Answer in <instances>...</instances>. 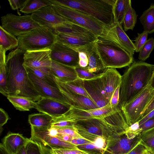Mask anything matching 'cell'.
<instances>
[{
  "instance_id": "cell-42",
  "label": "cell",
  "mask_w": 154,
  "mask_h": 154,
  "mask_svg": "<svg viewBox=\"0 0 154 154\" xmlns=\"http://www.w3.org/2000/svg\"><path fill=\"white\" fill-rule=\"evenodd\" d=\"M78 78L82 80H89L100 76L101 73L97 74L92 73L84 68L79 66L75 67Z\"/></svg>"
},
{
  "instance_id": "cell-45",
  "label": "cell",
  "mask_w": 154,
  "mask_h": 154,
  "mask_svg": "<svg viewBox=\"0 0 154 154\" xmlns=\"http://www.w3.org/2000/svg\"><path fill=\"white\" fill-rule=\"evenodd\" d=\"M82 151L65 148H50V154H81Z\"/></svg>"
},
{
  "instance_id": "cell-11",
  "label": "cell",
  "mask_w": 154,
  "mask_h": 154,
  "mask_svg": "<svg viewBox=\"0 0 154 154\" xmlns=\"http://www.w3.org/2000/svg\"><path fill=\"white\" fill-rule=\"evenodd\" d=\"M31 128L30 139L44 146H48L51 149L65 148L79 149L77 145L51 135L48 131V127L39 128L31 126Z\"/></svg>"
},
{
  "instance_id": "cell-57",
  "label": "cell",
  "mask_w": 154,
  "mask_h": 154,
  "mask_svg": "<svg viewBox=\"0 0 154 154\" xmlns=\"http://www.w3.org/2000/svg\"><path fill=\"white\" fill-rule=\"evenodd\" d=\"M142 154H154L149 150H148Z\"/></svg>"
},
{
  "instance_id": "cell-50",
  "label": "cell",
  "mask_w": 154,
  "mask_h": 154,
  "mask_svg": "<svg viewBox=\"0 0 154 154\" xmlns=\"http://www.w3.org/2000/svg\"><path fill=\"white\" fill-rule=\"evenodd\" d=\"M9 119L8 113L2 108L0 109V127L1 128Z\"/></svg>"
},
{
  "instance_id": "cell-20",
  "label": "cell",
  "mask_w": 154,
  "mask_h": 154,
  "mask_svg": "<svg viewBox=\"0 0 154 154\" xmlns=\"http://www.w3.org/2000/svg\"><path fill=\"white\" fill-rule=\"evenodd\" d=\"M95 42L81 48L76 51H83L87 56L88 63L85 68L92 73L99 74L103 72L106 68L104 66L98 53Z\"/></svg>"
},
{
  "instance_id": "cell-47",
  "label": "cell",
  "mask_w": 154,
  "mask_h": 154,
  "mask_svg": "<svg viewBox=\"0 0 154 154\" xmlns=\"http://www.w3.org/2000/svg\"><path fill=\"white\" fill-rule=\"evenodd\" d=\"M148 150L147 147L141 141L137 144L127 154H142Z\"/></svg>"
},
{
  "instance_id": "cell-19",
  "label": "cell",
  "mask_w": 154,
  "mask_h": 154,
  "mask_svg": "<svg viewBox=\"0 0 154 154\" xmlns=\"http://www.w3.org/2000/svg\"><path fill=\"white\" fill-rule=\"evenodd\" d=\"M121 78L122 75L116 68H107L101 73V80L109 103L115 91L120 85Z\"/></svg>"
},
{
  "instance_id": "cell-4",
  "label": "cell",
  "mask_w": 154,
  "mask_h": 154,
  "mask_svg": "<svg viewBox=\"0 0 154 154\" xmlns=\"http://www.w3.org/2000/svg\"><path fill=\"white\" fill-rule=\"evenodd\" d=\"M95 43L99 57L106 69L120 68L133 62V56L114 42L98 37Z\"/></svg>"
},
{
  "instance_id": "cell-43",
  "label": "cell",
  "mask_w": 154,
  "mask_h": 154,
  "mask_svg": "<svg viewBox=\"0 0 154 154\" xmlns=\"http://www.w3.org/2000/svg\"><path fill=\"white\" fill-rule=\"evenodd\" d=\"M78 149L89 154H103L105 150L99 148L93 143L77 145Z\"/></svg>"
},
{
  "instance_id": "cell-53",
  "label": "cell",
  "mask_w": 154,
  "mask_h": 154,
  "mask_svg": "<svg viewBox=\"0 0 154 154\" xmlns=\"http://www.w3.org/2000/svg\"><path fill=\"white\" fill-rule=\"evenodd\" d=\"M154 117V109L144 118L139 120V122L140 125L148 119Z\"/></svg>"
},
{
  "instance_id": "cell-52",
  "label": "cell",
  "mask_w": 154,
  "mask_h": 154,
  "mask_svg": "<svg viewBox=\"0 0 154 154\" xmlns=\"http://www.w3.org/2000/svg\"><path fill=\"white\" fill-rule=\"evenodd\" d=\"M154 109V100L151 102V103L145 109L140 120L146 116Z\"/></svg>"
},
{
  "instance_id": "cell-6",
  "label": "cell",
  "mask_w": 154,
  "mask_h": 154,
  "mask_svg": "<svg viewBox=\"0 0 154 154\" xmlns=\"http://www.w3.org/2000/svg\"><path fill=\"white\" fill-rule=\"evenodd\" d=\"M51 5L58 12L68 21L84 27L97 38L103 33L105 26L94 18L73 8Z\"/></svg>"
},
{
  "instance_id": "cell-7",
  "label": "cell",
  "mask_w": 154,
  "mask_h": 154,
  "mask_svg": "<svg viewBox=\"0 0 154 154\" xmlns=\"http://www.w3.org/2000/svg\"><path fill=\"white\" fill-rule=\"evenodd\" d=\"M1 18L2 28L15 36L24 34L42 26L32 19L31 14L20 16L8 13Z\"/></svg>"
},
{
  "instance_id": "cell-15",
  "label": "cell",
  "mask_w": 154,
  "mask_h": 154,
  "mask_svg": "<svg viewBox=\"0 0 154 154\" xmlns=\"http://www.w3.org/2000/svg\"><path fill=\"white\" fill-rule=\"evenodd\" d=\"M50 54V49L26 51L24 54L23 65L51 72L52 60Z\"/></svg>"
},
{
  "instance_id": "cell-21",
  "label": "cell",
  "mask_w": 154,
  "mask_h": 154,
  "mask_svg": "<svg viewBox=\"0 0 154 154\" xmlns=\"http://www.w3.org/2000/svg\"><path fill=\"white\" fill-rule=\"evenodd\" d=\"M118 108L113 109L109 103L103 107L91 110H84L72 107L67 112L77 121L81 119L104 117L113 112Z\"/></svg>"
},
{
  "instance_id": "cell-10",
  "label": "cell",
  "mask_w": 154,
  "mask_h": 154,
  "mask_svg": "<svg viewBox=\"0 0 154 154\" xmlns=\"http://www.w3.org/2000/svg\"><path fill=\"white\" fill-rule=\"evenodd\" d=\"M31 15L36 22L52 31L69 22L58 12L52 5L42 8Z\"/></svg>"
},
{
  "instance_id": "cell-34",
  "label": "cell",
  "mask_w": 154,
  "mask_h": 154,
  "mask_svg": "<svg viewBox=\"0 0 154 154\" xmlns=\"http://www.w3.org/2000/svg\"><path fill=\"white\" fill-rule=\"evenodd\" d=\"M51 5L49 0H26L20 11L32 14L44 7Z\"/></svg>"
},
{
  "instance_id": "cell-1",
  "label": "cell",
  "mask_w": 154,
  "mask_h": 154,
  "mask_svg": "<svg viewBox=\"0 0 154 154\" xmlns=\"http://www.w3.org/2000/svg\"><path fill=\"white\" fill-rule=\"evenodd\" d=\"M25 52L17 48L9 53L6 57L7 92L8 95L23 96L36 102L41 97L23 66Z\"/></svg>"
},
{
  "instance_id": "cell-36",
  "label": "cell",
  "mask_w": 154,
  "mask_h": 154,
  "mask_svg": "<svg viewBox=\"0 0 154 154\" xmlns=\"http://www.w3.org/2000/svg\"><path fill=\"white\" fill-rule=\"evenodd\" d=\"M23 66L27 71L32 72L51 85L56 88H58L55 78L51 74L50 72L39 69L24 66Z\"/></svg>"
},
{
  "instance_id": "cell-26",
  "label": "cell",
  "mask_w": 154,
  "mask_h": 154,
  "mask_svg": "<svg viewBox=\"0 0 154 154\" xmlns=\"http://www.w3.org/2000/svg\"><path fill=\"white\" fill-rule=\"evenodd\" d=\"M49 133L66 141L71 143L73 139L83 138L74 126L48 128Z\"/></svg>"
},
{
  "instance_id": "cell-37",
  "label": "cell",
  "mask_w": 154,
  "mask_h": 154,
  "mask_svg": "<svg viewBox=\"0 0 154 154\" xmlns=\"http://www.w3.org/2000/svg\"><path fill=\"white\" fill-rule=\"evenodd\" d=\"M27 154H50V148L30 138L25 146Z\"/></svg>"
},
{
  "instance_id": "cell-44",
  "label": "cell",
  "mask_w": 154,
  "mask_h": 154,
  "mask_svg": "<svg viewBox=\"0 0 154 154\" xmlns=\"http://www.w3.org/2000/svg\"><path fill=\"white\" fill-rule=\"evenodd\" d=\"M148 35V33L144 31L141 33H137V36L136 38L134 43L136 52H139L147 40Z\"/></svg>"
},
{
  "instance_id": "cell-39",
  "label": "cell",
  "mask_w": 154,
  "mask_h": 154,
  "mask_svg": "<svg viewBox=\"0 0 154 154\" xmlns=\"http://www.w3.org/2000/svg\"><path fill=\"white\" fill-rule=\"evenodd\" d=\"M76 121L67 112L58 117L53 118L51 126L63 127L74 126Z\"/></svg>"
},
{
  "instance_id": "cell-55",
  "label": "cell",
  "mask_w": 154,
  "mask_h": 154,
  "mask_svg": "<svg viewBox=\"0 0 154 154\" xmlns=\"http://www.w3.org/2000/svg\"><path fill=\"white\" fill-rule=\"evenodd\" d=\"M149 86L154 90V67L149 83Z\"/></svg>"
},
{
  "instance_id": "cell-56",
  "label": "cell",
  "mask_w": 154,
  "mask_h": 154,
  "mask_svg": "<svg viewBox=\"0 0 154 154\" xmlns=\"http://www.w3.org/2000/svg\"><path fill=\"white\" fill-rule=\"evenodd\" d=\"M16 154H27L25 146L19 149Z\"/></svg>"
},
{
  "instance_id": "cell-27",
  "label": "cell",
  "mask_w": 154,
  "mask_h": 154,
  "mask_svg": "<svg viewBox=\"0 0 154 154\" xmlns=\"http://www.w3.org/2000/svg\"><path fill=\"white\" fill-rule=\"evenodd\" d=\"M55 80L60 90L72 94L82 95L91 100L84 88L83 80L78 78L72 81L63 82Z\"/></svg>"
},
{
  "instance_id": "cell-46",
  "label": "cell",
  "mask_w": 154,
  "mask_h": 154,
  "mask_svg": "<svg viewBox=\"0 0 154 154\" xmlns=\"http://www.w3.org/2000/svg\"><path fill=\"white\" fill-rule=\"evenodd\" d=\"M120 89V85L115 91L109 103L110 106L114 109H116L119 107Z\"/></svg>"
},
{
  "instance_id": "cell-33",
  "label": "cell",
  "mask_w": 154,
  "mask_h": 154,
  "mask_svg": "<svg viewBox=\"0 0 154 154\" xmlns=\"http://www.w3.org/2000/svg\"><path fill=\"white\" fill-rule=\"evenodd\" d=\"M139 19L144 31L148 34L154 32V4H151L148 9L144 11Z\"/></svg>"
},
{
  "instance_id": "cell-30",
  "label": "cell",
  "mask_w": 154,
  "mask_h": 154,
  "mask_svg": "<svg viewBox=\"0 0 154 154\" xmlns=\"http://www.w3.org/2000/svg\"><path fill=\"white\" fill-rule=\"evenodd\" d=\"M53 118L51 116L43 113L31 114L29 116L28 122L31 126L41 128L51 126Z\"/></svg>"
},
{
  "instance_id": "cell-28",
  "label": "cell",
  "mask_w": 154,
  "mask_h": 154,
  "mask_svg": "<svg viewBox=\"0 0 154 154\" xmlns=\"http://www.w3.org/2000/svg\"><path fill=\"white\" fill-rule=\"evenodd\" d=\"M53 31L54 32H60L73 35L97 37L84 27L69 22L55 29Z\"/></svg>"
},
{
  "instance_id": "cell-14",
  "label": "cell",
  "mask_w": 154,
  "mask_h": 154,
  "mask_svg": "<svg viewBox=\"0 0 154 154\" xmlns=\"http://www.w3.org/2000/svg\"><path fill=\"white\" fill-rule=\"evenodd\" d=\"M50 49L52 60L74 67L79 66V52L74 49L57 41Z\"/></svg>"
},
{
  "instance_id": "cell-22",
  "label": "cell",
  "mask_w": 154,
  "mask_h": 154,
  "mask_svg": "<svg viewBox=\"0 0 154 154\" xmlns=\"http://www.w3.org/2000/svg\"><path fill=\"white\" fill-rule=\"evenodd\" d=\"M57 41L77 50L79 48L95 42L97 37L75 35L60 32H54Z\"/></svg>"
},
{
  "instance_id": "cell-40",
  "label": "cell",
  "mask_w": 154,
  "mask_h": 154,
  "mask_svg": "<svg viewBox=\"0 0 154 154\" xmlns=\"http://www.w3.org/2000/svg\"><path fill=\"white\" fill-rule=\"evenodd\" d=\"M0 92L7 97L8 96L7 90V71L6 59H0Z\"/></svg>"
},
{
  "instance_id": "cell-8",
  "label": "cell",
  "mask_w": 154,
  "mask_h": 154,
  "mask_svg": "<svg viewBox=\"0 0 154 154\" xmlns=\"http://www.w3.org/2000/svg\"><path fill=\"white\" fill-rule=\"evenodd\" d=\"M154 93V90L149 85L130 102L121 108L129 126L140 120Z\"/></svg>"
},
{
  "instance_id": "cell-16",
  "label": "cell",
  "mask_w": 154,
  "mask_h": 154,
  "mask_svg": "<svg viewBox=\"0 0 154 154\" xmlns=\"http://www.w3.org/2000/svg\"><path fill=\"white\" fill-rule=\"evenodd\" d=\"M72 107L69 104L51 98L41 97L36 102L35 109L38 111L48 114L53 118L65 114Z\"/></svg>"
},
{
  "instance_id": "cell-2",
  "label": "cell",
  "mask_w": 154,
  "mask_h": 154,
  "mask_svg": "<svg viewBox=\"0 0 154 154\" xmlns=\"http://www.w3.org/2000/svg\"><path fill=\"white\" fill-rule=\"evenodd\" d=\"M154 65L134 61L122 76L119 107L132 101L149 85Z\"/></svg>"
},
{
  "instance_id": "cell-38",
  "label": "cell",
  "mask_w": 154,
  "mask_h": 154,
  "mask_svg": "<svg viewBox=\"0 0 154 154\" xmlns=\"http://www.w3.org/2000/svg\"><path fill=\"white\" fill-rule=\"evenodd\" d=\"M142 142L154 154V127L140 133Z\"/></svg>"
},
{
  "instance_id": "cell-9",
  "label": "cell",
  "mask_w": 154,
  "mask_h": 154,
  "mask_svg": "<svg viewBox=\"0 0 154 154\" xmlns=\"http://www.w3.org/2000/svg\"><path fill=\"white\" fill-rule=\"evenodd\" d=\"M105 117L78 120L74 126L77 129L102 137L106 142L117 135L107 124Z\"/></svg>"
},
{
  "instance_id": "cell-17",
  "label": "cell",
  "mask_w": 154,
  "mask_h": 154,
  "mask_svg": "<svg viewBox=\"0 0 154 154\" xmlns=\"http://www.w3.org/2000/svg\"><path fill=\"white\" fill-rule=\"evenodd\" d=\"M26 71L29 78L41 97L54 99L71 105L68 100L58 88L51 85L32 72Z\"/></svg>"
},
{
  "instance_id": "cell-18",
  "label": "cell",
  "mask_w": 154,
  "mask_h": 154,
  "mask_svg": "<svg viewBox=\"0 0 154 154\" xmlns=\"http://www.w3.org/2000/svg\"><path fill=\"white\" fill-rule=\"evenodd\" d=\"M101 75L99 77L93 79L83 80L85 89L91 100L98 108L104 107L109 103L101 80Z\"/></svg>"
},
{
  "instance_id": "cell-35",
  "label": "cell",
  "mask_w": 154,
  "mask_h": 154,
  "mask_svg": "<svg viewBox=\"0 0 154 154\" xmlns=\"http://www.w3.org/2000/svg\"><path fill=\"white\" fill-rule=\"evenodd\" d=\"M138 15L135 10L132 7L131 2L129 4L128 9L125 15L123 23L124 30H133L137 22Z\"/></svg>"
},
{
  "instance_id": "cell-58",
  "label": "cell",
  "mask_w": 154,
  "mask_h": 154,
  "mask_svg": "<svg viewBox=\"0 0 154 154\" xmlns=\"http://www.w3.org/2000/svg\"><path fill=\"white\" fill-rule=\"evenodd\" d=\"M154 100V94H153V95L152 97L150 102H149V103L148 105L146 107L149 105L151 103V102Z\"/></svg>"
},
{
  "instance_id": "cell-49",
  "label": "cell",
  "mask_w": 154,
  "mask_h": 154,
  "mask_svg": "<svg viewBox=\"0 0 154 154\" xmlns=\"http://www.w3.org/2000/svg\"><path fill=\"white\" fill-rule=\"evenodd\" d=\"M11 8L14 10L20 9L22 7L25 0H8Z\"/></svg>"
},
{
  "instance_id": "cell-25",
  "label": "cell",
  "mask_w": 154,
  "mask_h": 154,
  "mask_svg": "<svg viewBox=\"0 0 154 154\" xmlns=\"http://www.w3.org/2000/svg\"><path fill=\"white\" fill-rule=\"evenodd\" d=\"M60 91L72 107L84 110H91L98 108L92 100L84 95L72 94L63 91Z\"/></svg>"
},
{
  "instance_id": "cell-29",
  "label": "cell",
  "mask_w": 154,
  "mask_h": 154,
  "mask_svg": "<svg viewBox=\"0 0 154 154\" xmlns=\"http://www.w3.org/2000/svg\"><path fill=\"white\" fill-rule=\"evenodd\" d=\"M7 98L17 109L21 111H29L36 108V102L27 97L16 95H9Z\"/></svg>"
},
{
  "instance_id": "cell-5",
  "label": "cell",
  "mask_w": 154,
  "mask_h": 154,
  "mask_svg": "<svg viewBox=\"0 0 154 154\" xmlns=\"http://www.w3.org/2000/svg\"><path fill=\"white\" fill-rule=\"evenodd\" d=\"M17 48L24 51L50 49L57 41V35L48 28L42 26L18 36Z\"/></svg>"
},
{
  "instance_id": "cell-51",
  "label": "cell",
  "mask_w": 154,
  "mask_h": 154,
  "mask_svg": "<svg viewBox=\"0 0 154 154\" xmlns=\"http://www.w3.org/2000/svg\"><path fill=\"white\" fill-rule=\"evenodd\" d=\"M71 143L77 146L88 143H93L92 142L83 138L73 139Z\"/></svg>"
},
{
  "instance_id": "cell-41",
  "label": "cell",
  "mask_w": 154,
  "mask_h": 154,
  "mask_svg": "<svg viewBox=\"0 0 154 154\" xmlns=\"http://www.w3.org/2000/svg\"><path fill=\"white\" fill-rule=\"evenodd\" d=\"M154 49V38H151L148 39L139 52L138 57L140 61L144 62L148 58Z\"/></svg>"
},
{
  "instance_id": "cell-48",
  "label": "cell",
  "mask_w": 154,
  "mask_h": 154,
  "mask_svg": "<svg viewBox=\"0 0 154 154\" xmlns=\"http://www.w3.org/2000/svg\"><path fill=\"white\" fill-rule=\"evenodd\" d=\"M140 127L142 131L154 127V117L147 120L140 125Z\"/></svg>"
},
{
  "instance_id": "cell-31",
  "label": "cell",
  "mask_w": 154,
  "mask_h": 154,
  "mask_svg": "<svg viewBox=\"0 0 154 154\" xmlns=\"http://www.w3.org/2000/svg\"><path fill=\"white\" fill-rule=\"evenodd\" d=\"M0 48L7 51L17 48L18 40L15 36L10 34L2 26H0Z\"/></svg>"
},
{
  "instance_id": "cell-12",
  "label": "cell",
  "mask_w": 154,
  "mask_h": 154,
  "mask_svg": "<svg viewBox=\"0 0 154 154\" xmlns=\"http://www.w3.org/2000/svg\"><path fill=\"white\" fill-rule=\"evenodd\" d=\"M99 37L115 43L133 56L134 54V43L125 33L122 25L117 23L109 27L105 26L103 33Z\"/></svg>"
},
{
  "instance_id": "cell-13",
  "label": "cell",
  "mask_w": 154,
  "mask_h": 154,
  "mask_svg": "<svg viewBox=\"0 0 154 154\" xmlns=\"http://www.w3.org/2000/svg\"><path fill=\"white\" fill-rule=\"evenodd\" d=\"M140 141V134L131 138L125 133L116 136L106 141L103 154H127Z\"/></svg>"
},
{
  "instance_id": "cell-24",
  "label": "cell",
  "mask_w": 154,
  "mask_h": 154,
  "mask_svg": "<svg viewBox=\"0 0 154 154\" xmlns=\"http://www.w3.org/2000/svg\"><path fill=\"white\" fill-rule=\"evenodd\" d=\"M29 140L19 133L9 132L3 138L2 144L10 153L16 154L18 149L25 146Z\"/></svg>"
},
{
  "instance_id": "cell-3",
  "label": "cell",
  "mask_w": 154,
  "mask_h": 154,
  "mask_svg": "<svg viewBox=\"0 0 154 154\" xmlns=\"http://www.w3.org/2000/svg\"><path fill=\"white\" fill-rule=\"evenodd\" d=\"M51 4L73 8L109 27L114 23L113 7L116 0H49Z\"/></svg>"
},
{
  "instance_id": "cell-32",
  "label": "cell",
  "mask_w": 154,
  "mask_h": 154,
  "mask_svg": "<svg viewBox=\"0 0 154 154\" xmlns=\"http://www.w3.org/2000/svg\"><path fill=\"white\" fill-rule=\"evenodd\" d=\"M131 0H116L113 7L114 23L122 25Z\"/></svg>"
},
{
  "instance_id": "cell-54",
  "label": "cell",
  "mask_w": 154,
  "mask_h": 154,
  "mask_svg": "<svg viewBox=\"0 0 154 154\" xmlns=\"http://www.w3.org/2000/svg\"><path fill=\"white\" fill-rule=\"evenodd\" d=\"M0 154H12L5 148L3 144L1 143L0 145Z\"/></svg>"
},
{
  "instance_id": "cell-23",
  "label": "cell",
  "mask_w": 154,
  "mask_h": 154,
  "mask_svg": "<svg viewBox=\"0 0 154 154\" xmlns=\"http://www.w3.org/2000/svg\"><path fill=\"white\" fill-rule=\"evenodd\" d=\"M51 73L55 79L66 82L78 78L75 67L64 65L52 60Z\"/></svg>"
}]
</instances>
